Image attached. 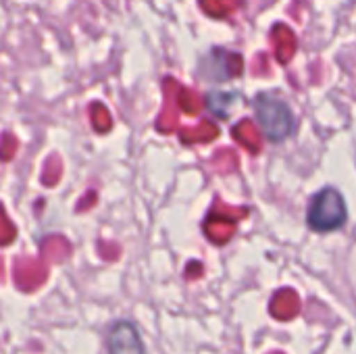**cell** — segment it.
I'll use <instances>...</instances> for the list:
<instances>
[{"instance_id": "19", "label": "cell", "mask_w": 356, "mask_h": 354, "mask_svg": "<svg viewBox=\"0 0 356 354\" xmlns=\"http://www.w3.org/2000/svg\"><path fill=\"white\" fill-rule=\"evenodd\" d=\"M267 69H269V65H267V56H265V54H259V56L254 58V65H252L254 75H267Z\"/></svg>"}, {"instance_id": "21", "label": "cell", "mask_w": 356, "mask_h": 354, "mask_svg": "<svg viewBox=\"0 0 356 354\" xmlns=\"http://www.w3.org/2000/svg\"><path fill=\"white\" fill-rule=\"evenodd\" d=\"M259 2H269V0H259Z\"/></svg>"}, {"instance_id": "4", "label": "cell", "mask_w": 356, "mask_h": 354, "mask_svg": "<svg viewBox=\"0 0 356 354\" xmlns=\"http://www.w3.org/2000/svg\"><path fill=\"white\" fill-rule=\"evenodd\" d=\"M244 61L238 52H229V50H213L209 58H204L202 63V75L215 81H225V79H234L242 73Z\"/></svg>"}, {"instance_id": "1", "label": "cell", "mask_w": 356, "mask_h": 354, "mask_svg": "<svg viewBox=\"0 0 356 354\" xmlns=\"http://www.w3.org/2000/svg\"><path fill=\"white\" fill-rule=\"evenodd\" d=\"M254 108H257V117H259L267 138H271L273 142H280L286 136H290L294 121H292L290 108L282 100H277L269 94H261L254 102Z\"/></svg>"}, {"instance_id": "17", "label": "cell", "mask_w": 356, "mask_h": 354, "mask_svg": "<svg viewBox=\"0 0 356 354\" xmlns=\"http://www.w3.org/2000/svg\"><path fill=\"white\" fill-rule=\"evenodd\" d=\"M17 148H19L17 138H15L13 134L4 131V134H2V140H0V161H10V159H15Z\"/></svg>"}, {"instance_id": "10", "label": "cell", "mask_w": 356, "mask_h": 354, "mask_svg": "<svg viewBox=\"0 0 356 354\" xmlns=\"http://www.w3.org/2000/svg\"><path fill=\"white\" fill-rule=\"evenodd\" d=\"M271 313L280 319L294 317L298 313V296L294 290H282L271 303Z\"/></svg>"}, {"instance_id": "13", "label": "cell", "mask_w": 356, "mask_h": 354, "mask_svg": "<svg viewBox=\"0 0 356 354\" xmlns=\"http://www.w3.org/2000/svg\"><path fill=\"white\" fill-rule=\"evenodd\" d=\"M211 163H213L215 171H219V173H232V171L238 169L240 159H238V154L232 148H221V150L215 152V156H213Z\"/></svg>"}, {"instance_id": "18", "label": "cell", "mask_w": 356, "mask_h": 354, "mask_svg": "<svg viewBox=\"0 0 356 354\" xmlns=\"http://www.w3.org/2000/svg\"><path fill=\"white\" fill-rule=\"evenodd\" d=\"M15 238V225L4 215V209L0 207V244H8Z\"/></svg>"}, {"instance_id": "8", "label": "cell", "mask_w": 356, "mask_h": 354, "mask_svg": "<svg viewBox=\"0 0 356 354\" xmlns=\"http://www.w3.org/2000/svg\"><path fill=\"white\" fill-rule=\"evenodd\" d=\"M232 136H234L236 142H240L250 154H259L261 148H263V138H261L257 125H254L250 119H244V121H240L238 125H234Z\"/></svg>"}, {"instance_id": "16", "label": "cell", "mask_w": 356, "mask_h": 354, "mask_svg": "<svg viewBox=\"0 0 356 354\" xmlns=\"http://www.w3.org/2000/svg\"><path fill=\"white\" fill-rule=\"evenodd\" d=\"M236 96L234 94H223V92H213L209 96V106L217 115H227V108L234 104Z\"/></svg>"}, {"instance_id": "9", "label": "cell", "mask_w": 356, "mask_h": 354, "mask_svg": "<svg viewBox=\"0 0 356 354\" xmlns=\"http://www.w3.org/2000/svg\"><path fill=\"white\" fill-rule=\"evenodd\" d=\"M219 136V127L211 121H200L194 127H184L179 131V140L184 144H200V142H211Z\"/></svg>"}, {"instance_id": "7", "label": "cell", "mask_w": 356, "mask_h": 354, "mask_svg": "<svg viewBox=\"0 0 356 354\" xmlns=\"http://www.w3.org/2000/svg\"><path fill=\"white\" fill-rule=\"evenodd\" d=\"M271 40H273V44H275V58H277L282 65L290 63V58L294 56L296 46H298L294 31H292L288 25L277 23V25L271 29Z\"/></svg>"}, {"instance_id": "3", "label": "cell", "mask_w": 356, "mask_h": 354, "mask_svg": "<svg viewBox=\"0 0 356 354\" xmlns=\"http://www.w3.org/2000/svg\"><path fill=\"white\" fill-rule=\"evenodd\" d=\"M246 215H248L246 209H229L227 204H221V200H215L213 213L204 223V234L209 236L211 242L225 244L236 232V221Z\"/></svg>"}, {"instance_id": "6", "label": "cell", "mask_w": 356, "mask_h": 354, "mask_svg": "<svg viewBox=\"0 0 356 354\" xmlns=\"http://www.w3.org/2000/svg\"><path fill=\"white\" fill-rule=\"evenodd\" d=\"M108 348H111V354H146L138 332L129 323H117L113 328Z\"/></svg>"}, {"instance_id": "20", "label": "cell", "mask_w": 356, "mask_h": 354, "mask_svg": "<svg viewBox=\"0 0 356 354\" xmlns=\"http://www.w3.org/2000/svg\"><path fill=\"white\" fill-rule=\"evenodd\" d=\"M94 200H96V192H90L83 200H79V204H77V211H81V209H88V207H92L94 204Z\"/></svg>"}, {"instance_id": "2", "label": "cell", "mask_w": 356, "mask_h": 354, "mask_svg": "<svg viewBox=\"0 0 356 354\" xmlns=\"http://www.w3.org/2000/svg\"><path fill=\"white\" fill-rule=\"evenodd\" d=\"M346 219V207L336 190H323L315 196L309 209V225L317 232L338 230Z\"/></svg>"}, {"instance_id": "11", "label": "cell", "mask_w": 356, "mask_h": 354, "mask_svg": "<svg viewBox=\"0 0 356 354\" xmlns=\"http://www.w3.org/2000/svg\"><path fill=\"white\" fill-rule=\"evenodd\" d=\"M63 177V161L58 154H50L44 161V169H42V184L46 188H54Z\"/></svg>"}, {"instance_id": "12", "label": "cell", "mask_w": 356, "mask_h": 354, "mask_svg": "<svg viewBox=\"0 0 356 354\" xmlns=\"http://www.w3.org/2000/svg\"><path fill=\"white\" fill-rule=\"evenodd\" d=\"M90 119H92V127L98 134H106L113 127V119L111 113L106 111V106L102 102H92L90 104Z\"/></svg>"}, {"instance_id": "15", "label": "cell", "mask_w": 356, "mask_h": 354, "mask_svg": "<svg viewBox=\"0 0 356 354\" xmlns=\"http://www.w3.org/2000/svg\"><path fill=\"white\" fill-rule=\"evenodd\" d=\"M177 106L186 115H198L200 108H202V100H200V96L194 90L179 88V92H177Z\"/></svg>"}, {"instance_id": "14", "label": "cell", "mask_w": 356, "mask_h": 354, "mask_svg": "<svg viewBox=\"0 0 356 354\" xmlns=\"http://www.w3.org/2000/svg\"><path fill=\"white\" fill-rule=\"evenodd\" d=\"M200 6L209 17L223 19V17H227L229 13L236 10L238 0H200Z\"/></svg>"}, {"instance_id": "5", "label": "cell", "mask_w": 356, "mask_h": 354, "mask_svg": "<svg viewBox=\"0 0 356 354\" xmlns=\"http://www.w3.org/2000/svg\"><path fill=\"white\" fill-rule=\"evenodd\" d=\"M177 92L179 83L173 77H167L163 81V94H165V104L163 111L156 119V129L161 134H171L177 127Z\"/></svg>"}]
</instances>
